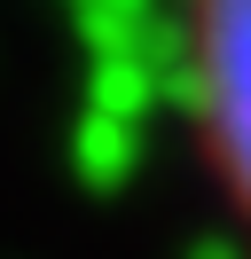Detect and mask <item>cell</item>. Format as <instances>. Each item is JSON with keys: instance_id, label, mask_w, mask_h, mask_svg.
<instances>
[{"instance_id": "1", "label": "cell", "mask_w": 251, "mask_h": 259, "mask_svg": "<svg viewBox=\"0 0 251 259\" xmlns=\"http://www.w3.org/2000/svg\"><path fill=\"white\" fill-rule=\"evenodd\" d=\"M188 110L251 220V0H188Z\"/></svg>"}]
</instances>
